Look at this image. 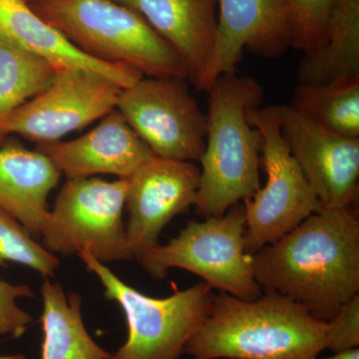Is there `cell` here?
Returning a JSON list of instances; mask_svg holds the SVG:
<instances>
[{"label":"cell","instance_id":"obj_26","mask_svg":"<svg viewBox=\"0 0 359 359\" xmlns=\"http://www.w3.org/2000/svg\"><path fill=\"white\" fill-rule=\"evenodd\" d=\"M314 359H359V348L356 347V348L347 349V351L334 353V355L328 358H320L318 356Z\"/></svg>","mask_w":359,"mask_h":359},{"label":"cell","instance_id":"obj_8","mask_svg":"<svg viewBox=\"0 0 359 359\" xmlns=\"http://www.w3.org/2000/svg\"><path fill=\"white\" fill-rule=\"evenodd\" d=\"M128 179H67L59 191L40 237L62 257L87 250L101 263L129 261L123 219Z\"/></svg>","mask_w":359,"mask_h":359},{"label":"cell","instance_id":"obj_18","mask_svg":"<svg viewBox=\"0 0 359 359\" xmlns=\"http://www.w3.org/2000/svg\"><path fill=\"white\" fill-rule=\"evenodd\" d=\"M41 295V359H112L85 327L81 295L65 294L60 283L49 278L42 283Z\"/></svg>","mask_w":359,"mask_h":359},{"label":"cell","instance_id":"obj_14","mask_svg":"<svg viewBox=\"0 0 359 359\" xmlns=\"http://www.w3.org/2000/svg\"><path fill=\"white\" fill-rule=\"evenodd\" d=\"M35 150L48 157L67 179L105 174L128 179L137 168L155 157L117 109L74 140L39 144Z\"/></svg>","mask_w":359,"mask_h":359},{"label":"cell","instance_id":"obj_10","mask_svg":"<svg viewBox=\"0 0 359 359\" xmlns=\"http://www.w3.org/2000/svg\"><path fill=\"white\" fill-rule=\"evenodd\" d=\"M122 89L94 71H59L43 91L0 119V144L11 135L37 145L60 141L115 110Z\"/></svg>","mask_w":359,"mask_h":359},{"label":"cell","instance_id":"obj_4","mask_svg":"<svg viewBox=\"0 0 359 359\" xmlns=\"http://www.w3.org/2000/svg\"><path fill=\"white\" fill-rule=\"evenodd\" d=\"M89 57L151 78H187L179 54L133 9L115 0H26Z\"/></svg>","mask_w":359,"mask_h":359},{"label":"cell","instance_id":"obj_25","mask_svg":"<svg viewBox=\"0 0 359 359\" xmlns=\"http://www.w3.org/2000/svg\"><path fill=\"white\" fill-rule=\"evenodd\" d=\"M359 346V294L327 321V349L339 353Z\"/></svg>","mask_w":359,"mask_h":359},{"label":"cell","instance_id":"obj_16","mask_svg":"<svg viewBox=\"0 0 359 359\" xmlns=\"http://www.w3.org/2000/svg\"><path fill=\"white\" fill-rule=\"evenodd\" d=\"M0 41L43 59L58 72L94 71L110 78L123 89L144 78L140 71L130 66L108 65L89 57L40 18L26 0H0Z\"/></svg>","mask_w":359,"mask_h":359},{"label":"cell","instance_id":"obj_23","mask_svg":"<svg viewBox=\"0 0 359 359\" xmlns=\"http://www.w3.org/2000/svg\"><path fill=\"white\" fill-rule=\"evenodd\" d=\"M337 0H285L289 20L290 46L304 56L325 46V32Z\"/></svg>","mask_w":359,"mask_h":359},{"label":"cell","instance_id":"obj_13","mask_svg":"<svg viewBox=\"0 0 359 359\" xmlns=\"http://www.w3.org/2000/svg\"><path fill=\"white\" fill-rule=\"evenodd\" d=\"M217 4L219 15L216 43L204 91L217 78L236 73L244 50L276 58L290 46L285 0H217Z\"/></svg>","mask_w":359,"mask_h":359},{"label":"cell","instance_id":"obj_7","mask_svg":"<svg viewBox=\"0 0 359 359\" xmlns=\"http://www.w3.org/2000/svg\"><path fill=\"white\" fill-rule=\"evenodd\" d=\"M248 118L262 137L268 180L244 201L245 252L255 255L323 209L280 130V105L252 108Z\"/></svg>","mask_w":359,"mask_h":359},{"label":"cell","instance_id":"obj_11","mask_svg":"<svg viewBox=\"0 0 359 359\" xmlns=\"http://www.w3.org/2000/svg\"><path fill=\"white\" fill-rule=\"evenodd\" d=\"M200 168L193 162L153 157L128 178L125 209L127 247L139 259L160 245L161 231L170 222L190 211L199 190Z\"/></svg>","mask_w":359,"mask_h":359},{"label":"cell","instance_id":"obj_12","mask_svg":"<svg viewBox=\"0 0 359 359\" xmlns=\"http://www.w3.org/2000/svg\"><path fill=\"white\" fill-rule=\"evenodd\" d=\"M280 130L323 209H351L358 199L359 138L320 126L280 105Z\"/></svg>","mask_w":359,"mask_h":359},{"label":"cell","instance_id":"obj_21","mask_svg":"<svg viewBox=\"0 0 359 359\" xmlns=\"http://www.w3.org/2000/svg\"><path fill=\"white\" fill-rule=\"evenodd\" d=\"M57 73L43 59L0 41V119L43 91Z\"/></svg>","mask_w":359,"mask_h":359},{"label":"cell","instance_id":"obj_3","mask_svg":"<svg viewBox=\"0 0 359 359\" xmlns=\"http://www.w3.org/2000/svg\"><path fill=\"white\" fill-rule=\"evenodd\" d=\"M208 92L207 136L194 205L204 218L223 216L259 188L262 137L248 111L261 107L264 97L255 78L236 73L217 78Z\"/></svg>","mask_w":359,"mask_h":359},{"label":"cell","instance_id":"obj_5","mask_svg":"<svg viewBox=\"0 0 359 359\" xmlns=\"http://www.w3.org/2000/svg\"><path fill=\"white\" fill-rule=\"evenodd\" d=\"M87 271L102 283L108 301L117 302L126 316L128 337L112 359H180L211 309L212 292L201 282L164 299L142 294L123 282L87 250H80Z\"/></svg>","mask_w":359,"mask_h":359},{"label":"cell","instance_id":"obj_6","mask_svg":"<svg viewBox=\"0 0 359 359\" xmlns=\"http://www.w3.org/2000/svg\"><path fill=\"white\" fill-rule=\"evenodd\" d=\"M244 207L235 205L221 217L191 221L166 245H158L138 263L155 280L170 269L201 276L212 289L245 301L263 294L254 275L252 256L245 252Z\"/></svg>","mask_w":359,"mask_h":359},{"label":"cell","instance_id":"obj_24","mask_svg":"<svg viewBox=\"0 0 359 359\" xmlns=\"http://www.w3.org/2000/svg\"><path fill=\"white\" fill-rule=\"evenodd\" d=\"M25 297H34L29 285H13L0 278V337L20 339L32 325V314L18 304V299Z\"/></svg>","mask_w":359,"mask_h":359},{"label":"cell","instance_id":"obj_9","mask_svg":"<svg viewBox=\"0 0 359 359\" xmlns=\"http://www.w3.org/2000/svg\"><path fill=\"white\" fill-rule=\"evenodd\" d=\"M184 78H142L122 89L116 109L156 157L199 161L205 151L207 114Z\"/></svg>","mask_w":359,"mask_h":359},{"label":"cell","instance_id":"obj_19","mask_svg":"<svg viewBox=\"0 0 359 359\" xmlns=\"http://www.w3.org/2000/svg\"><path fill=\"white\" fill-rule=\"evenodd\" d=\"M351 76H359V0H337L328 18L325 46L302 59L299 81L327 84Z\"/></svg>","mask_w":359,"mask_h":359},{"label":"cell","instance_id":"obj_17","mask_svg":"<svg viewBox=\"0 0 359 359\" xmlns=\"http://www.w3.org/2000/svg\"><path fill=\"white\" fill-rule=\"evenodd\" d=\"M61 172L48 157L6 137L0 144V208L13 215L34 238L48 219L49 195Z\"/></svg>","mask_w":359,"mask_h":359},{"label":"cell","instance_id":"obj_2","mask_svg":"<svg viewBox=\"0 0 359 359\" xmlns=\"http://www.w3.org/2000/svg\"><path fill=\"white\" fill-rule=\"evenodd\" d=\"M327 349V321L276 292L254 301L219 292L184 353L190 359H314Z\"/></svg>","mask_w":359,"mask_h":359},{"label":"cell","instance_id":"obj_15","mask_svg":"<svg viewBox=\"0 0 359 359\" xmlns=\"http://www.w3.org/2000/svg\"><path fill=\"white\" fill-rule=\"evenodd\" d=\"M133 9L179 54L187 78L204 91L216 43L217 0H115Z\"/></svg>","mask_w":359,"mask_h":359},{"label":"cell","instance_id":"obj_27","mask_svg":"<svg viewBox=\"0 0 359 359\" xmlns=\"http://www.w3.org/2000/svg\"><path fill=\"white\" fill-rule=\"evenodd\" d=\"M0 359H27L23 354H9V355H0Z\"/></svg>","mask_w":359,"mask_h":359},{"label":"cell","instance_id":"obj_1","mask_svg":"<svg viewBox=\"0 0 359 359\" xmlns=\"http://www.w3.org/2000/svg\"><path fill=\"white\" fill-rule=\"evenodd\" d=\"M257 285L328 321L359 294V219L353 209H321L252 255Z\"/></svg>","mask_w":359,"mask_h":359},{"label":"cell","instance_id":"obj_22","mask_svg":"<svg viewBox=\"0 0 359 359\" xmlns=\"http://www.w3.org/2000/svg\"><path fill=\"white\" fill-rule=\"evenodd\" d=\"M7 262L22 264L43 276L55 275L59 259L34 240L25 226L0 208V266Z\"/></svg>","mask_w":359,"mask_h":359},{"label":"cell","instance_id":"obj_20","mask_svg":"<svg viewBox=\"0 0 359 359\" xmlns=\"http://www.w3.org/2000/svg\"><path fill=\"white\" fill-rule=\"evenodd\" d=\"M292 108L334 133L359 138V76L327 84H302Z\"/></svg>","mask_w":359,"mask_h":359}]
</instances>
